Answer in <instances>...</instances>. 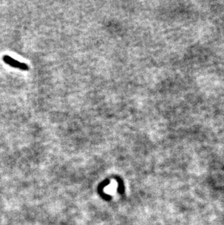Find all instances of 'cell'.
Segmentation results:
<instances>
[{
	"label": "cell",
	"mask_w": 224,
	"mask_h": 225,
	"mask_svg": "<svg viewBox=\"0 0 224 225\" xmlns=\"http://www.w3.org/2000/svg\"><path fill=\"white\" fill-rule=\"evenodd\" d=\"M3 60L5 64L9 65V66L13 67V68L19 69L20 70H23V71H28L29 69V66L26 64L20 62L18 60H15L12 57H10V55H4Z\"/></svg>",
	"instance_id": "1"
}]
</instances>
